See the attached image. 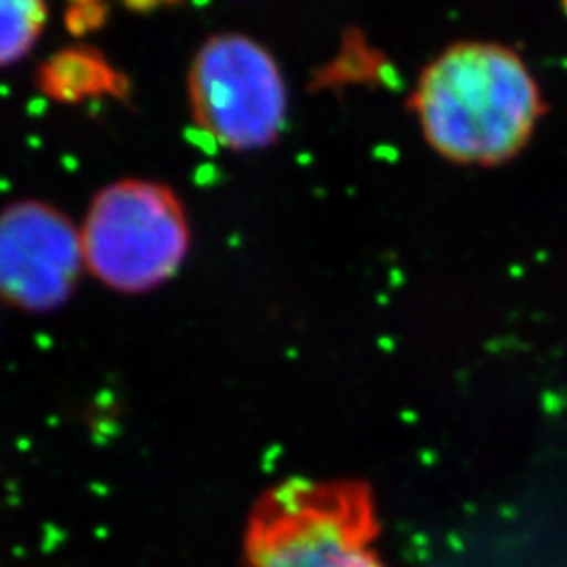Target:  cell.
Masks as SVG:
<instances>
[{
  "label": "cell",
  "mask_w": 567,
  "mask_h": 567,
  "mask_svg": "<svg viewBox=\"0 0 567 567\" xmlns=\"http://www.w3.org/2000/svg\"><path fill=\"white\" fill-rule=\"evenodd\" d=\"M426 142L452 163L501 164L529 142L545 105L513 49L456 42L423 70L412 95Z\"/></svg>",
  "instance_id": "6da1fadb"
},
{
  "label": "cell",
  "mask_w": 567,
  "mask_h": 567,
  "mask_svg": "<svg viewBox=\"0 0 567 567\" xmlns=\"http://www.w3.org/2000/svg\"><path fill=\"white\" fill-rule=\"evenodd\" d=\"M374 494L360 480L292 477L267 487L244 532L246 567H386Z\"/></svg>",
  "instance_id": "7a4b0ae2"
},
{
  "label": "cell",
  "mask_w": 567,
  "mask_h": 567,
  "mask_svg": "<svg viewBox=\"0 0 567 567\" xmlns=\"http://www.w3.org/2000/svg\"><path fill=\"white\" fill-rule=\"evenodd\" d=\"M82 257L100 282L145 292L177 274L189 250L179 196L163 183L124 179L103 187L81 227Z\"/></svg>",
  "instance_id": "3957f363"
},
{
  "label": "cell",
  "mask_w": 567,
  "mask_h": 567,
  "mask_svg": "<svg viewBox=\"0 0 567 567\" xmlns=\"http://www.w3.org/2000/svg\"><path fill=\"white\" fill-rule=\"evenodd\" d=\"M187 91L196 128L224 147L259 150L282 133L288 105L282 70L246 34L206 39L192 61Z\"/></svg>",
  "instance_id": "277c9868"
},
{
  "label": "cell",
  "mask_w": 567,
  "mask_h": 567,
  "mask_svg": "<svg viewBox=\"0 0 567 567\" xmlns=\"http://www.w3.org/2000/svg\"><path fill=\"white\" fill-rule=\"evenodd\" d=\"M81 229L44 203L0 210V299L25 311L65 303L79 282Z\"/></svg>",
  "instance_id": "5b68a950"
},
{
  "label": "cell",
  "mask_w": 567,
  "mask_h": 567,
  "mask_svg": "<svg viewBox=\"0 0 567 567\" xmlns=\"http://www.w3.org/2000/svg\"><path fill=\"white\" fill-rule=\"evenodd\" d=\"M42 86L55 97L79 102L89 95H118L124 79L91 49H72L60 53L42 72Z\"/></svg>",
  "instance_id": "8992f818"
},
{
  "label": "cell",
  "mask_w": 567,
  "mask_h": 567,
  "mask_svg": "<svg viewBox=\"0 0 567 567\" xmlns=\"http://www.w3.org/2000/svg\"><path fill=\"white\" fill-rule=\"evenodd\" d=\"M47 7L34 0H0V65L21 60L41 37Z\"/></svg>",
  "instance_id": "52a82bcc"
}]
</instances>
